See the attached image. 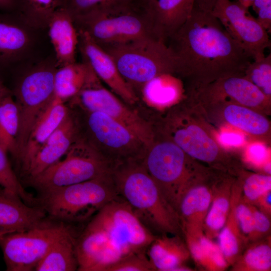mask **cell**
Wrapping results in <instances>:
<instances>
[{
	"mask_svg": "<svg viewBox=\"0 0 271 271\" xmlns=\"http://www.w3.org/2000/svg\"><path fill=\"white\" fill-rule=\"evenodd\" d=\"M167 44L175 57L177 73L205 83L241 75L252 61L211 12L195 6Z\"/></svg>",
	"mask_w": 271,
	"mask_h": 271,
	"instance_id": "1",
	"label": "cell"
},
{
	"mask_svg": "<svg viewBox=\"0 0 271 271\" xmlns=\"http://www.w3.org/2000/svg\"><path fill=\"white\" fill-rule=\"evenodd\" d=\"M111 175L118 196L150 230L163 235L178 234L182 229L178 214L147 171L143 160L118 164L112 167Z\"/></svg>",
	"mask_w": 271,
	"mask_h": 271,
	"instance_id": "2",
	"label": "cell"
},
{
	"mask_svg": "<svg viewBox=\"0 0 271 271\" xmlns=\"http://www.w3.org/2000/svg\"><path fill=\"white\" fill-rule=\"evenodd\" d=\"M86 228L97 236L109 266L128 254L147 250L156 237L119 196L101 208Z\"/></svg>",
	"mask_w": 271,
	"mask_h": 271,
	"instance_id": "3",
	"label": "cell"
},
{
	"mask_svg": "<svg viewBox=\"0 0 271 271\" xmlns=\"http://www.w3.org/2000/svg\"><path fill=\"white\" fill-rule=\"evenodd\" d=\"M100 46L113 59L121 75L138 96L143 86L154 78L177 73L172 50L155 37Z\"/></svg>",
	"mask_w": 271,
	"mask_h": 271,
	"instance_id": "4",
	"label": "cell"
},
{
	"mask_svg": "<svg viewBox=\"0 0 271 271\" xmlns=\"http://www.w3.org/2000/svg\"><path fill=\"white\" fill-rule=\"evenodd\" d=\"M57 68L54 56L49 55L25 67L17 80L12 94L20 116L15 155L18 158L34 123L54 97V78Z\"/></svg>",
	"mask_w": 271,
	"mask_h": 271,
	"instance_id": "5",
	"label": "cell"
},
{
	"mask_svg": "<svg viewBox=\"0 0 271 271\" xmlns=\"http://www.w3.org/2000/svg\"><path fill=\"white\" fill-rule=\"evenodd\" d=\"M118 197L110 173L43 193L42 207L54 219L79 222Z\"/></svg>",
	"mask_w": 271,
	"mask_h": 271,
	"instance_id": "6",
	"label": "cell"
},
{
	"mask_svg": "<svg viewBox=\"0 0 271 271\" xmlns=\"http://www.w3.org/2000/svg\"><path fill=\"white\" fill-rule=\"evenodd\" d=\"M73 19L77 29L85 33L100 46L156 37L133 3L96 8Z\"/></svg>",
	"mask_w": 271,
	"mask_h": 271,
	"instance_id": "7",
	"label": "cell"
},
{
	"mask_svg": "<svg viewBox=\"0 0 271 271\" xmlns=\"http://www.w3.org/2000/svg\"><path fill=\"white\" fill-rule=\"evenodd\" d=\"M112 168L81 134L59 160L30 181L43 194L110 174Z\"/></svg>",
	"mask_w": 271,
	"mask_h": 271,
	"instance_id": "8",
	"label": "cell"
},
{
	"mask_svg": "<svg viewBox=\"0 0 271 271\" xmlns=\"http://www.w3.org/2000/svg\"><path fill=\"white\" fill-rule=\"evenodd\" d=\"M83 135L112 165L142 160L148 147L130 129L106 114L85 111Z\"/></svg>",
	"mask_w": 271,
	"mask_h": 271,
	"instance_id": "9",
	"label": "cell"
},
{
	"mask_svg": "<svg viewBox=\"0 0 271 271\" xmlns=\"http://www.w3.org/2000/svg\"><path fill=\"white\" fill-rule=\"evenodd\" d=\"M143 164L177 211L182 196L192 186L187 182L185 153L173 142L154 141L147 149Z\"/></svg>",
	"mask_w": 271,
	"mask_h": 271,
	"instance_id": "10",
	"label": "cell"
},
{
	"mask_svg": "<svg viewBox=\"0 0 271 271\" xmlns=\"http://www.w3.org/2000/svg\"><path fill=\"white\" fill-rule=\"evenodd\" d=\"M68 229L43 223L28 230L5 235L0 239L7 270H35L56 240Z\"/></svg>",
	"mask_w": 271,
	"mask_h": 271,
	"instance_id": "11",
	"label": "cell"
},
{
	"mask_svg": "<svg viewBox=\"0 0 271 271\" xmlns=\"http://www.w3.org/2000/svg\"><path fill=\"white\" fill-rule=\"evenodd\" d=\"M70 100L83 111L101 112L119 121L130 129L148 148L154 141V131L149 121L104 87L96 75Z\"/></svg>",
	"mask_w": 271,
	"mask_h": 271,
	"instance_id": "12",
	"label": "cell"
},
{
	"mask_svg": "<svg viewBox=\"0 0 271 271\" xmlns=\"http://www.w3.org/2000/svg\"><path fill=\"white\" fill-rule=\"evenodd\" d=\"M211 13L252 60L265 56L270 46L268 32L248 9L236 1L217 0Z\"/></svg>",
	"mask_w": 271,
	"mask_h": 271,
	"instance_id": "13",
	"label": "cell"
},
{
	"mask_svg": "<svg viewBox=\"0 0 271 271\" xmlns=\"http://www.w3.org/2000/svg\"><path fill=\"white\" fill-rule=\"evenodd\" d=\"M43 31L30 26L17 12H0V68L40 60L34 56Z\"/></svg>",
	"mask_w": 271,
	"mask_h": 271,
	"instance_id": "14",
	"label": "cell"
},
{
	"mask_svg": "<svg viewBox=\"0 0 271 271\" xmlns=\"http://www.w3.org/2000/svg\"><path fill=\"white\" fill-rule=\"evenodd\" d=\"M79 49L82 61L110 90L128 105L136 104L139 97L121 75L109 54L85 33L77 30Z\"/></svg>",
	"mask_w": 271,
	"mask_h": 271,
	"instance_id": "15",
	"label": "cell"
},
{
	"mask_svg": "<svg viewBox=\"0 0 271 271\" xmlns=\"http://www.w3.org/2000/svg\"><path fill=\"white\" fill-rule=\"evenodd\" d=\"M196 0H136L133 3L144 15L158 39H169L191 16Z\"/></svg>",
	"mask_w": 271,
	"mask_h": 271,
	"instance_id": "16",
	"label": "cell"
},
{
	"mask_svg": "<svg viewBox=\"0 0 271 271\" xmlns=\"http://www.w3.org/2000/svg\"><path fill=\"white\" fill-rule=\"evenodd\" d=\"M81 134L80 123L69 111L30 163L25 171L30 180L59 160Z\"/></svg>",
	"mask_w": 271,
	"mask_h": 271,
	"instance_id": "17",
	"label": "cell"
},
{
	"mask_svg": "<svg viewBox=\"0 0 271 271\" xmlns=\"http://www.w3.org/2000/svg\"><path fill=\"white\" fill-rule=\"evenodd\" d=\"M42 207L26 204L21 197L4 189L0 192V233L23 232L44 223Z\"/></svg>",
	"mask_w": 271,
	"mask_h": 271,
	"instance_id": "18",
	"label": "cell"
},
{
	"mask_svg": "<svg viewBox=\"0 0 271 271\" xmlns=\"http://www.w3.org/2000/svg\"><path fill=\"white\" fill-rule=\"evenodd\" d=\"M47 30L57 67L76 62L78 34L68 11L63 8H58L51 17Z\"/></svg>",
	"mask_w": 271,
	"mask_h": 271,
	"instance_id": "19",
	"label": "cell"
},
{
	"mask_svg": "<svg viewBox=\"0 0 271 271\" xmlns=\"http://www.w3.org/2000/svg\"><path fill=\"white\" fill-rule=\"evenodd\" d=\"M65 102L54 96L34 123L18 158L25 172L41 147L69 113Z\"/></svg>",
	"mask_w": 271,
	"mask_h": 271,
	"instance_id": "20",
	"label": "cell"
},
{
	"mask_svg": "<svg viewBox=\"0 0 271 271\" xmlns=\"http://www.w3.org/2000/svg\"><path fill=\"white\" fill-rule=\"evenodd\" d=\"M212 198L213 192L204 185L191 186L185 192L177 211L183 231H203Z\"/></svg>",
	"mask_w": 271,
	"mask_h": 271,
	"instance_id": "21",
	"label": "cell"
},
{
	"mask_svg": "<svg viewBox=\"0 0 271 271\" xmlns=\"http://www.w3.org/2000/svg\"><path fill=\"white\" fill-rule=\"evenodd\" d=\"M148 249L147 255L155 270L172 271L176 267L184 265L190 256L187 246L177 235L156 236Z\"/></svg>",
	"mask_w": 271,
	"mask_h": 271,
	"instance_id": "22",
	"label": "cell"
},
{
	"mask_svg": "<svg viewBox=\"0 0 271 271\" xmlns=\"http://www.w3.org/2000/svg\"><path fill=\"white\" fill-rule=\"evenodd\" d=\"M173 142L187 155L198 160L211 162L217 157L216 143L200 127L190 125L175 130Z\"/></svg>",
	"mask_w": 271,
	"mask_h": 271,
	"instance_id": "23",
	"label": "cell"
},
{
	"mask_svg": "<svg viewBox=\"0 0 271 271\" xmlns=\"http://www.w3.org/2000/svg\"><path fill=\"white\" fill-rule=\"evenodd\" d=\"M95 75L83 61L58 67L54 78L55 97L64 102L70 100Z\"/></svg>",
	"mask_w": 271,
	"mask_h": 271,
	"instance_id": "24",
	"label": "cell"
},
{
	"mask_svg": "<svg viewBox=\"0 0 271 271\" xmlns=\"http://www.w3.org/2000/svg\"><path fill=\"white\" fill-rule=\"evenodd\" d=\"M190 254L198 265L208 270H224L229 265L218 244L204 231H184Z\"/></svg>",
	"mask_w": 271,
	"mask_h": 271,
	"instance_id": "25",
	"label": "cell"
},
{
	"mask_svg": "<svg viewBox=\"0 0 271 271\" xmlns=\"http://www.w3.org/2000/svg\"><path fill=\"white\" fill-rule=\"evenodd\" d=\"M207 90L234 99L246 106H257L267 98L254 84L241 75L230 76L217 80Z\"/></svg>",
	"mask_w": 271,
	"mask_h": 271,
	"instance_id": "26",
	"label": "cell"
},
{
	"mask_svg": "<svg viewBox=\"0 0 271 271\" xmlns=\"http://www.w3.org/2000/svg\"><path fill=\"white\" fill-rule=\"evenodd\" d=\"M78 267L75 241L68 230L53 244L35 270L74 271Z\"/></svg>",
	"mask_w": 271,
	"mask_h": 271,
	"instance_id": "27",
	"label": "cell"
},
{
	"mask_svg": "<svg viewBox=\"0 0 271 271\" xmlns=\"http://www.w3.org/2000/svg\"><path fill=\"white\" fill-rule=\"evenodd\" d=\"M240 189L231 191V206L226 223L217 237L218 245L228 264H233L240 255L243 242L242 235L235 214L236 204L241 196Z\"/></svg>",
	"mask_w": 271,
	"mask_h": 271,
	"instance_id": "28",
	"label": "cell"
},
{
	"mask_svg": "<svg viewBox=\"0 0 271 271\" xmlns=\"http://www.w3.org/2000/svg\"><path fill=\"white\" fill-rule=\"evenodd\" d=\"M19 124V108L10 92L0 101V146L15 156Z\"/></svg>",
	"mask_w": 271,
	"mask_h": 271,
	"instance_id": "29",
	"label": "cell"
},
{
	"mask_svg": "<svg viewBox=\"0 0 271 271\" xmlns=\"http://www.w3.org/2000/svg\"><path fill=\"white\" fill-rule=\"evenodd\" d=\"M231 191L221 188L213 192V198L205 219L203 231L212 239L217 237L227 220L231 206Z\"/></svg>",
	"mask_w": 271,
	"mask_h": 271,
	"instance_id": "30",
	"label": "cell"
},
{
	"mask_svg": "<svg viewBox=\"0 0 271 271\" xmlns=\"http://www.w3.org/2000/svg\"><path fill=\"white\" fill-rule=\"evenodd\" d=\"M62 0H16L17 12L30 26L46 30L55 11L61 7Z\"/></svg>",
	"mask_w": 271,
	"mask_h": 271,
	"instance_id": "31",
	"label": "cell"
},
{
	"mask_svg": "<svg viewBox=\"0 0 271 271\" xmlns=\"http://www.w3.org/2000/svg\"><path fill=\"white\" fill-rule=\"evenodd\" d=\"M224 114L229 123L252 134H262L269 127V122L265 117L241 106L229 105L225 109Z\"/></svg>",
	"mask_w": 271,
	"mask_h": 271,
	"instance_id": "32",
	"label": "cell"
},
{
	"mask_svg": "<svg viewBox=\"0 0 271 271\" xmlns=\"http://www.w3.org/2000/svg\"><path fill=\"white\" fill-rule=\"evenodd\" d=\"M234 270L243 271H269L271 268L270 241L256 243L239 255L233 263Z\"/></svg>",
	"mask_w": 271,
	"mask_h": 271,
	"instance_id": "33",
	"label": "cell"
},
{
	"mask_svg": "<svg viewBox=\"0 0 271 271\" xmlns=\"http://www.w3.org/2000/svg\"><path fill=\"white\" fill-rule=\"evenodd\" d=\"M168 74L156 77L145 84L139 94L148 103L163 105L173 101L177 96L175 88L168 83Z\"/></svg>",
	"mask_w": 271,
	"mask_h": 271,
	"instance_id": "34",
	"label": "cell"
},
{
	"mask_svg": "<svg viewBox=\"0 0 271 271\" xmlns=\"http://www.w3.org/2000/svg\"><path fill=\"white\" fill-rule=\"evenodd\" d=\"M245 78L267 97L271 95V55L252 60L244 72Z\"/></svg>",
	"mask_w": 271,
	"mask_h": 271,
	"instance_id": "35",
	"label": "cell"
},
{
	"mask_svg": "<svg viewBox=\"0 0 271 271\" xmlns=\"http://www.w3.org/2000/svg\"><path fill=\"white\" fill-rule=\"evenodd\" d=\"M7 153L0 146V187L25 201L32 202L33 197L25 190L19 181L11 166Z\"/></svg>",
	"mask_w": 271,
	"mask_h": 271,
	"instance_id": "36",
	"label": "cell"
},
{
	"mask_svg": "<svg viewBox=\"0 0 271 271\" xmlns=\"http://www.w3.org/2000/svg\"><path fill=\"white\" fill-rule=\"evenodd\" d=\"M146 252V250H142L128 254L109 266L105 271L155 270Z\"/></svg>",
	"mask_w": 271,
	"mask_h": 271,
	"instance_id": "37",
	"label": "cell"
},
{
	"mask_svg": "<svg viewBox=\"0 0 271 271\" xmlns=\"http://www.w3.org/2000/svg\"><path fill=\"white\" fill-rule=\"evenodd\" d=\"M132 3L127 0H62L60 8L66 9L72 17L98 8H108Z\"/></svg>",
	"mask_w": 271,
	"mask_h": 271,
	"instance_id": "38",
	"label": "cell"
},
{
	"mask_svg": "<svg viewBox=\"0 0 271 271\" xmlns=\"http://www.w3.org/2000/svg\"><path fill=\"white\" fill-rule=\"evenodd\" d=\"M271 190V177L268 175L252 174L245 181L243 187V200L253 204L263 193Z\"/></svg>",
	"mask_w": 271,
	"mask_h": 271,
	"instance_id": "39",
	"label": "cell"
},
{
	"mask_svg": "<svg viewBox=\"0 0 271 271\" xmlns=\"http://www.w3.org/2000/svg\"><path fill=\"white\" fill-rule=\"evenodd\" d=\"M235 214L242 235L245 239L250 240L254 230L252 205L240 197L236 205Z\"/></svg>",
	"mask_w": 271,
	"mask_h": 271,
	"instance_id": "40",
	"label": "cell"
},
{
	"mask_svg": "<svg viewBox=\"0 0 271 271\" xmlns=\"http://www.w3.org/2000/svg\"><path fill=\"white\" fill-rule=\"evenodd\" d=\"M252 208L254 217V230L251 241H255L266 235L270 229L269 217L256 208L253 205Z\"/></svg>",
	"mask_w": 271,
	"mask_h": 271,
	"instance_id": "41",
	"label": "cell"
},
{
	"mask_svg": "<svg viewBox=\"0 0 271 271\" xmlns=\"http://www.w3.org/2000/svg\"><path fill=\"white\" fill-rule=\"evenodd\" d=\"M249 160L257 164H262L266 160L267 152L264 146L260 144L251 145L248 150Z\"/></svg>",
	"mask_w": 271,
	"mask_h": 271,
	"instance_id": "42",
	"label": "cell"
},
{
	"mask_svg": "<svg viewBox=\"0 0 271 271\" xmlns=\"http://www.w3.org/2000/svg\"><path fill=\"white\" fill-rule=\"evenodd\" d=\"M221 142L226 146H237L241 145L244 141L243 135L234 132H224L220 136Z\"/></svg>",
	"mask_w": 271,
	"mask_h": 271,
	"instance_id": "43",
	"label": "cell"
},
{
	"mask_svg": "<svg viewBox=\"0 0 271 271\" xmlns=\"http://www.w3.org/2000/svg\"><path fill=\"white\" fill-rule=\"evenodd\" d=\"M271 190L261 195L253 204H256L261 212L268 217L271 214Z\"/></svg>",
	"mask_w": 271,
	"mask_h": 271,
	"instance_id": "44",
	"label": "cell"
},
{
	"mask_svg": "<svg viewBox=\"0 0 271 271\" xmlns=\"http://www.w3.org/2000/svg\"><path fill=\"white\" fill-rule=\"evenodd\" d=\"M17 10L16 0H0L1 12H17Z\"/></svg>",
	"mask_w": 271,
	"mask_h": 271,
	"instance_id": "45",
	"label": "cell"
},
{
	"mask_svg": "<svg viewBox=\"0 0 271 271\" xmlns=\"http://www.w3.org/2000/svg\"><path fill=\"white\" fill-rule=\"evenodd\" d=\"M217 0H196L195 6L199 9L211 12Z\"/></svg>",
	"mask_w": 271,
	"mask_h": 271,
	"instance_id": "46",
	"label": "cell"
},
{
	"mask_svg": "<svg viewBox=\"0 0 271 271\" xmlns=\"http://www.w3.org/2000/svg\"><path fill=\"white\" fill-rule=\"evenodd\" d=\"M271 6V0H253L251 7L256 13L258 10Z\"/></svg>",
	"mask_w": 271,
	"mask_h": 271,
	"instance_id": "47",
	"label": "cell"
},
{
	"mask_svg": "<svg viewBox=\"0 0 271 271\" xmlns=\"http://www.w3.org/2000/svg\"><path fill=\"white\" fill-rule=\"evenodd\" d=\"M10 92H11L3 84L0 80V101Z\"/></svg>",
	"mask_w": 271,
	"mask_h": 271,
	"instance_id": "48",
	"label": "cell"
},
{
	"mask_svg": "<svg viewBox=\"0 0 271 271\" xmlns=\"http://www.w3.org/2000/svg\"><path fill=\"white\" fill-rule=\"evenodd\" d=\"M253 0H235L245 8L248 9L251 7Z\"/></svg>",
	"mask_w": 271,
	"mask_h": 271,
	"instance_id": "49",
	"label": "cell"
},
{
	"mask_svg": "<svg viewBox=\"0 0 271 271\" xmlns=\"http://www.w3.org/2000/svg\"><path fill=\"white\" fill-rule=\"evenodd\" d=\"M6 234H4V233H0V239Z\"/></svg>",
	"mask_w": 271,
	"mask_h": 271,
	"instance_id": "50",
	"label": "cell"
},
{
	"mask_svg": "<svg viewBox=\"0 0 271 271\" xmlns=\"http://www.w3.org/2000/svg\"><path fill=\"white\" fill-rule=\"evenodd\" d=\"M127 1H129L130 3H133L136 0H127Z\"/></svg>",
	"mask_w": 271,
	"mask_h": 271,
	"instance_id": "51",
	"label": "cell"
},
{
	"mask_svg": "<svg viewBox=\"0 0 271 271\" xmlns=\"http://www.w3.org/2000/svg\"><path fill=\"white\" fill-rule=\"evenodd\" d=\"M3 190V189L2 187H0V192H1V191H2Z\"/></svg>",
	"mask_w": 271,
	"mask_h": 271,
	"instance_id": "52",
	"label": "cell"
}]
</instances>
